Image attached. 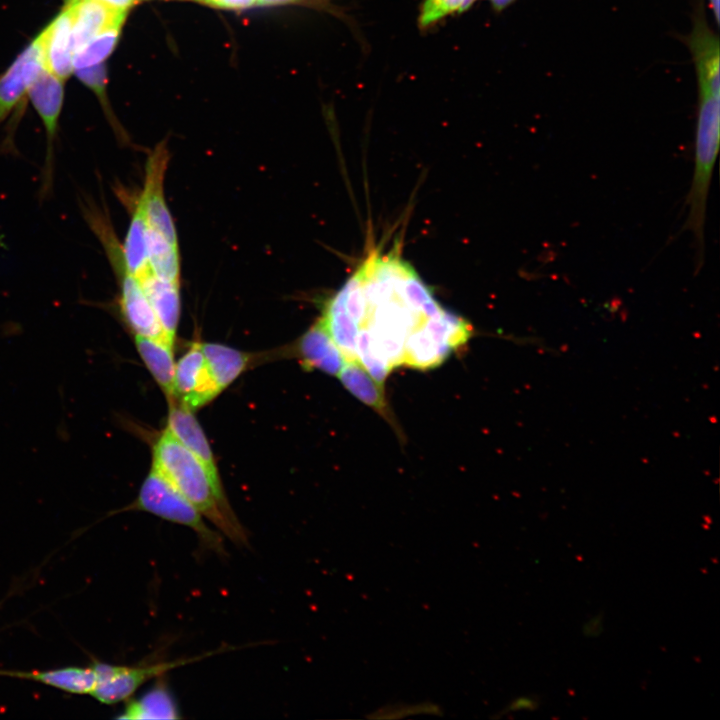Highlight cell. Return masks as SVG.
Instances as JSON below:
<instances>
[{
    "label": "cell",
    "mask_w": 720,
    "mask_h": 720,
    "mask_svg": "<svg viewBox=\"0 0 720 720\" xmlns=\"http://www.w3.org/2000/svg\"><path fill=\"white\" fill-rule=\"evenodd\" d=\"M320 318L346 361H358L381 384L399 366H439L473 331L440 305L398 248L369 253Z\"/></svg>",
    "instance_id": "cell-1"
},
{
    "label": "cell",
    "mask_w": 720,
    "mask_h": 720,
    "mask_svg": "<svg viewBox=\"0 0 720 720\" xmlns=\"http://www.w3.org/2000/svg\"><path fill=\"white\" fill-rule=\"evenodd\" d=\"M217 530L238 546L248 534L232 510L222 485L166 428L153 447V465Z\"/></svg>",
    "instance_id": "cell-2"
},
{
    "label": "cell",
    "mask_w": 720,
    "mask_h": 720,
    "mask_svg": "<svg viewBox=\"0 0 720 720\" xmlns=\"http://www.w3.org/2000/svg\"><path fill=\"white\" fill-rule=\"evenodd\" d=\"M143 511L163 520L190 528L200 544L225 555L223 535L211 529L203 515L162 474L153 467L144 479L138 496L122 511Z\"/></svg>",
    "instance_id": "cell-3"
},
{
    "label": "cell",
    "mask_w": 720,
    "mask_h": 720,
    "mask_svg": "<svg viewBox=\"0 0 720 720\" xmlns=\"http://www.w3.org/2000/svg\"><path fill=\"white\" fill-rule=\"evenodd\" d=\"M204 656L132 666L95 661L92 666L96 672L97 683L90 695L103 704H116L127 700L147 681L174 668L201 660Z\"/></svg>",
    "instance_id": "cell-4"
},
{
    "label": "cell",
    "mask_w": 720,
    "mask_h": 720,
    "mask_svg": "<svg viewBox=\"0 0 720 720\" xmlns=\"http://www.w3.org/2000/svg\"><path fill=\"white\" fill-rule=\"evenodd\" d=\"M27 94L41 118L46 134L40 189L41 198L44 199L51 193L53 187L55 141L64 99L63 80L44 68L30 85Z\"/></svg>",
    "instance_id": "cell-5"
},
{
    "label": "cell",
    "mask_w": 720,
    "mask_h": 720,
    "mask_svg": "<svg viewBox=\"0 0 720 720\" xmlns=\"http://www.w3.org/2000/svg\"><path fill=\"white\" fill-rule=\"evenodd\" d=\"M169 161L166 144L161 143L150 153L145 165L144 202L147 230L178 245L173 219L164 197V178Z\"/></svg>",
    "instance_id": "cell-6"
},
{
    "label": "cell",
    "mask_w": 720,
    "mask_h": 720,
    "mask_svg": "<svg viewBox=\"0 0 720 720\" xmlns=\"http://www.w3.org/2000/svg\"><path fill=\"white\" fill-rule=\"evenodd\" d=\"M174 388L176 401L192 411L220 393L209 374L201 343H193L176 363Z\"/></svg>",
    "instance_id": "cell-7"
},
{
    "label": "cell",
    "mask_w": 720,
    "mask_h": 720,
    "mask_svg": "<svg viewBox=\"0 0 720 720\" xmlns=\"http://www.w3.org/2000/svg\"><path fill=\"white\" fill-rule=\"evenodd\" d=\"M44 68L41 45L36 37L0 76V125L22 101Z\"/></svg>",
    "instance_id": "cell-8"
},
{
    "label": "cell",
    "mask_w": 720,
    "mask_h": 720,
    "mask_svg": "<svg viewBox=\"0 0 720 720\" xmlns=\"http://www.w3.org/2000/svg\"><path fill=\"white\" fill-rule=\"evenodd\" d=\"M119 307L127 326L134 333L174 346L164 331L139 280L132 274L118 281Z\"/></svg>",
    "instance_id": "cell-9"
},
{
    "label": "cell",
    "mask_w": 720,
    "mask_h": 720,
    "mask_svg": "<svg viewBox=\"0 0 720 720\" xmlns=\"http://www.w3.org/2000/svg\"><path fill=\"white\" fill-rule=\"evenodd\" d=\"M46 70L65 80L74 72L72 15L67 4L37 36Z\"/></svg>",
    "instance_id": "cell-10"
},
{
    "label": "cell",
    "mask_w": 720,
    "mask_h": 720,
    "mask_svg": "<svg viewBox=\"0 0 720 720\" xmlns=\"http://www.w3.org/2000/svg\"><path fill=\"white\" fill-rule=\"evenodd\" d=\"M65 4L72 15L74 53L101 32L121 27L127 14L99 0H65Z\"/></svg>",
    "instance_id": "cell-11"
},
{
    "label": "cell",
    "mask_w": 720,
    "mask_h": 720,
    "mask_svg": "<svg viewBox=\"0 0 720 720\" xmlns=\"http://www.w3.org/2000/svg\"><path fill=\"white\" fill-rule=\"evenodd\" d=\"M296 354L305 369H317L338 376L346 359L321 318L298 340Z\"/></svg>",
    "instance_id": "cell-12"
},
{
    "label": "cell",
    "mask_w": 720,
    "mask_h": 720,
    "mask_svg": "<svg viewBox=\"0 0 720 720\" xmlns=\"http://www.w3.org/2000/svg\"><path fill=\"white\" fill-rule=\"evenodd\" d=\"M167 429L203 464L213 481L222 485L214 455L193 411L177 401L169 403Z\"/></svg>",
    "instance_id": "cell-13"
},
{
    "label": "cell",
    "mask_w": 720,
    "mask_h": 720,
    "mask_svg": "<svg viewBox=\"0 0 720 720\" xmlns=\"http://www.w3.org/2000/svg\"><path fill=\"white\" fill-rule=\"evenodd\" d=\"M688 43L696 66L699 90L720 94L719 39L702 16L697 18Z\"/></svg>",
    "instance_id": "cell-14"
},
{
    "label": "cell",
    "mask_w": 720,
    "mask_h": 720,
    "mask_svg": "<svg viewBox=\"0 0 720 720\" xmlns=\"http://www.w3.org/2000/svg\"><path fill=\"white\" fill-rule=\"evenodd\" d=\"M139 282L165 333L175 341L181 306L179 282L162 279L152 272Z\"/></svg>",
    "instance_id": "cell-15"
},
{
    "label": "cell",
    "mask_w": 720,
    "mask_h": 720,
    "mask_svg": "<svg viewBox=\"0 0 720 720\" xmlns=\"http://www.w3.org/2000/svg\"><path fill=\"white\" fill-rule=\"evenodd\" d=\"M338 377L347 391L396 427L383 384L375 380L358 361H346Z\"/></svg>",
    "instance_id": "cell-16"
},
{
    "label": "cell",
    "mask_w": 720,
    "mask_h": 720,
    "mask_svg": "<svg viewBox=\"0 0 720 720\" xmlns=\"http://www.w3.org/2000/svg\"><path fill=\"white\" fill-rule=\"evenodd\" d=\"M0 675L37 681L73 694H91L97 683L96 672L92 665L46 671H0Z\"/></svg>",
    "instance_id": "cell-17"
},
{
    "label": "cell",
    "mask_w": 720,
    "mask_h": 720,
    "mask_svg": "<svg viewBox=\"0 0 720 720\" xmlns=\"http://www.w3.org/2000/svg\"><path fill=\"white\" fill-rule=\"evenodd\" d=\"M137 351L147 369L167 396L169 403L175 402V362L173 346L148 337L134 335Z\"/></svg>",
    "instance_id": "cell-18"
},
{
    "label": "cell",
    "mask_w": 720,
    "mask_h": 720,
    "mask_svg": "<svg viewBox=\"0 0 720 720\" xmlns=\"http://www.w3.org/2000/svg\"><path fill=\"white\" fill-rule=\"evenodd\" d=\"M209 374L221 392L248 367L251 355L218 343H201Z\"/></svg>",
    "instance_id": "cell-19"
},
{
    "label": "cell",
    "mask_w": 720,
    "mask_h": 720,
    "mask_svg": "<svg viewBox=\"0 0 720 720\" xmlns=\"http://www.w3.org/2000/svg\"><path fill=\"white\" fill-rule=\"evenodd\" d=\"M122 249L127 269L138 280L151 272L147 248V222L141 194L135 203Z\"/></svg>",
    "instance_id": "cell-20"
},
{
    "label": "cell",
    "mask_w": 720,
    "mask_h": 720,
    "mask_svg": "<svg viewBox=\"0 0 720 720\" xmlns=\"http://www.w3.org/2000/svg\"><path fill=\"white\" fill-rule=\"evenodd\" d=\"M117 718L140 719H178L177 705L168 688L163 683L156 684L143 696L128 702Z\"/></svg>",
    "instance_id": "cell-21"
},
{
    "label": "cell",
    "mask_w": 720,
    "mask_h": 720,
    "mask_svg": "<svg viewBox=\"0 0 720 720\" xmlns=\"http://www.w3.org/2000/svg\"><path fill=\"white\" fill-rule=\"evenodd\" d=\"M148 259L151 272L166 280L179 282L180 257L178 245L147 230Z\"/></svg>",
    "instance_id": "cell-22"
},
{
    "label": "cell",
    "mask_w": 720,
    "mask_h": 720,
    "mask_svg": "<svg viewBox=\"0 0 720 720\" xmlns=\"http://www.w3.org/2000/svg\"><path fill=\"white\" fill-rule=\"evenodd\" d=\"M121 27L107 29L89 40L74 53V70L103 63L114 50Z\"/></svg>",
    "instance_id": "cell-23"
},
{
    "label": "cell",
    "mask_w": 720,
    "mask_h": 720,
    "mask_svg": "<svg viewBox=\"0 0 720 720\" xmlns=\"http://www.w3.org/2000/svg\"><path fill=\"white\" fill-rule=\"evenodd\" d=\"M477 0H423L418 26L424 30L443 18L469 9Z\"/></svg>",
    "instance_id": "cell-24"
},
{
    "label": "cell",
    "mask_w": 720,
    "mask_h": 720,
    "mask_svg": "<svg viewBox=\"0 0 720 720\" xmlns=\"http://www.w3.org/2000/svg\"><path fill=\"white\" fill-rule=\"evenodd\" d=\"M77 77L90 89H92L98 98L100 99L102 105L104 106L106 115L108 116L109 120L112 121V125L114 126L115 130L120 132L121 135V129L116 125V120L113 117V114L109 108V104L107 102V98L105 95V84H106V69L105 65L103 63L87 67V68H81L74 70Z\"/></svg>",
    "instance_id": "cell-25"
},
{
    "label": "cell",
    "mask_w": 720,
    "mask_h": 720,
    "mask_svg": "<svg viewBox=\"0 0 720 720\" xmlns=\"http://www.w3.org/2000/svg\"><path fill=\"white\" fill-rule=\"evenodd\" d=\"M259 5H277V4H300L325 10L336 16L342 15L339 8L332 4L330 0H258Z\"/></svg>",
    "instance_id": "cell-26"
},
{
    "label": "cell",
    "mask_w": 720,
    "mask_h": 720,
    "mask_svg": "<svg viewBox=\"0 0 720 720\" xmlns=\"http://www.w3.org/2000/svg\"><path fill=\"white\" fill-rule=\"evenodd\" d=\"M540 706V699L537 695L528 694L521 695L513 698L506 707L501 711V714L514 713L519 711H535Z\"/></svg>",
    "instance_id": "cell-27"
},
{
    "label": "cell",
    "mask_w": 720,
    "mask_h": 720,
    "mask_svg": "<svg viewBox=\"0 0 720 720\" xmlns=\"http://www.w3.org/2000/svg\"><path fill=\"white\" fill-rule=\"evenodd\" d=\"M603 626V616L600 614L593 615L583 623L582 633L586 637L594 638L602 633Z\"/></svg>",
    "instance_id": "cell-28"
},
{
    "label": "cell",
    "mask_w": 720,
    "mask_h": 720,
    "mask_svg": "<svg viewBox=\"0 0 720 720\" xmlns=\"http://www.w3.org/2000/svg\"><path fill=\"white\" fill-rule=\"evenodd\" d=\"M210 5L228 9H246L258 4V0H200Z\"/></svg>",
    "instance_id": "cell-29"
},
{
    "label": "cell",
    "mask_w": 720,
    "mask_h": 720,
    "mask_svg": "<svg viewBox=\"0 0 720 720\" xmlns=\"http://www.w3.org/2000/svg\"><path fill=\"white\" fill-rule=\"evenodd\" d=\"M116 9L127 11L135 2V0H99Z\"/></svg>",
    "instance_id": "cell-30"
},
{
    "label": "cell",
    "mask_w": 720,
    "mask_h": 720,
    "mask_svg": "<svg viewBox=\"0 0 720 720\" xmlns=\"http://www.w3.org/2000/svg\"><path fill=\"white\" fill-rule=\"evenodd\" d=\"M710 7L712 9L715 22L716 24H719V16H720V0H708Z\"/></svg>",
    "instance_id": "cell-31"
},
{
    "label": "cell",
    "mask_w": 720,
    "mask_h": 720,
    "mask_svg": "<svg viewBox=\"0 0 720 720\" xmlns=\"http://www.w3.org/2000/svg\"><path fill=\"white\" fill-rule=\"evenodd\" d=\"M493 8L497 11L503 10L510 5L514 0H489Z\"/></svg>",
    "instance_id": "cell-32"
}]
</instances>
